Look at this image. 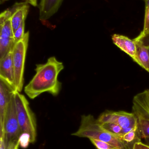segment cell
Instances as JSON below:
<instances>
[{
	"instance_id": "4fadbf2b",
	"label": "cell",
	"mask_w": 149,
	"mask_h": 149,
	"mask_svg": "<svg viewBox=\"0 0 149 149\" xmlns=\"http://www.w3.org/2000/svg\"><path fill=\"white\" fill-rule=\"evenodd\" d=\"M63 0H41L39 5V19L45 21L50 18L59 9Z\"/></svg>"
},
{
	"instance_id": "ffe728a7",
	"label": "cell",
	"mask_w": 149,
	"mask_h": 149,
	"mask_svg": "<svg viewBox=\"0 0 149 149\" xmlns=\"http://www.w3.org/2000/svg\"><path fill=\"white\" fill-rule=\"evenodd\" d=\"M24 26H25V21L23 22L22 24L16 30L14 33V39L15 42L21 40L24 36Z\"/></svg>"
},
{
	"instance_id": "52a82bcc",
	"label": "cell",
	"mask_w": 149,
	"mask_h": 149,
	"mask_svg": "<svg viewBox=\"0 0 149 149\" xmlns=\"http://www.w3.org/2000/svg\"><path fill=\"white\" fill-rule=\"evenodd\" d=\"M0 59L13 49L15 41L10 17L0 24Z\"/></svg>"
},
{
	"instance_id": "8fae6325",
	"label": "cell",
	"mask_w": 149,
	"mask_h": 149,
	"mask_svg": "<svg viewBox=\"0 0 149 149\" xmlns=\"http://www.w3.org/2000/svg\"><path fill=\"white\" fill-rule=\"evenodd\" d=\"M15 91L12 87L0 79V124L3 122L7 107Z\"/></svg>"
},
{
	"instance_id": "f1b7e54d",
	"label": "cell",
	"mask_w": 149,
	"mask_h": 149,
	"mask_svg": "<svg viewBox=\"0 0 149 149\" xmlns=\"http://www.w3.org/2000/svg\"></svg>"
},
{
	"instance_id": "cb8c5ba5",
	"label": "cell",
	"mask_w": 149,
	"mask_h": 149,
	"mask_svg": "<svg viewBox=\"0 0 149 149\" xmlns=\"http://www.w3.org/2000/svg\"><path fill=\"white\" fill-rule=\"evenodd\" d=\"M24 1L34 7H36L37 5V0H24Z\"/></svg>"
},
{
	"instance_id": "9c48e42d",
	"label": "cell",
	"mask_w": 149,
	"mask_h": 149,
	"mask_svg": "<svg viewBox=\"0 0 149 149\" xmlns=\"http://www.w3.org/2000/svg\"><path fill=\"white\" fill-rule=\"evenodd\" d=\"M28 3L26 2L20 3H17L10 8L12 11L10 21L14 33L22 23L25 21L29 12Z\"/></svg>"
},
{
	"instance_id": "f546056e",
	"label": "cell",
	"mask_w": 149,
	"mask_h": 149,
	"mask_svg": "<svg viewBox=\"0 0 149 149\" xmlns=\"http://www.w3.org/2000/svg\"></svg>"
},
{
	"instance_id": "e0dca14e",
	"label": "cell",
	"mask_w": 149,
	"mask_h": 149,
	"mask_svg": "<svg viewBox=\"0 0 149 149\" xmlns=\"http://www.w3.org/2000/svg\"><path fill=\"white\" fill-rule=\"evenodd\" d=\"M100 124L105 130L112 134L120 137L122 130V128L120 126L113 123H105Z\"/></svg>"
},
{
	"instance_id": "7c38bea8",
	"label": "cell",
	"mask_w": 149,
	"mask_h": 149,
	"mask_svg": "<svg viewBox=\"0 0 149 149\" xmlns=\"http://www.w3.org/2000/svg\"><path fill=\"white\" fill-rule=\"evenodd\" d=\"M113 43L122 51L127 54L132 59L134 58L136 45L134 39H131L126 36L115 34L112 37Z\"/></svg>"
},
{
	"instance_id": "44dd1931",
	"label": "cell",
	"mask_w": 149,
	"mask_h": 149,
	"mask_svg": "<svg viewBox=\"0 0 149 149\" xmlns=\"http://www.w3.org/2000/svg\"><path fill=\"white\" fill-rule=\"evenodd\" d=\"M19 146L22 148H26L30 143V136L29 134L26 133H22L19 137Z\"/></svg>"
},
{
	"instance_id": "603a6c76",
	"label": "cell",
	"mask_w": 149,
	"mask_h": 149,
	"mask_svg": "<svg viewBox=\"0 0 149 149\" xmlns=\"http://www.w3.org/2000/svg\"><path fill=\"white\" fill-rule=\"evenodd\" d=\"M137 38L141 39L144 45H145L149 49V35L143 37H140L138 36Z\"/></svg>"
},
{
	"instance_id": "ba28073f",
	"label": "cell",
	"mask_w": 149,
	"mask_h": 149,
	"mask_svg": "<svg viewBox=\"0 0 149 149\" xmlns=\"http://www.w3.org/2000/svg\"><path fill=\"white\" fill-rule=\"evenodd\" d=\"M12 49L3 58L0 59V79L4 81L16 91Z\"/></svg>"
},
{
	"instance_id": "30bf717a",
	"label": "cell",
	"mask_w": 149,
	"mask_h": 149,
	"mask_svg": "<svg viewBox=\"0 0 149 149\" xmlns=\"http://www.w3.org/2000/svg\"><path fill=\"white\" fill-rule=\"evenodd\" d=\"M132 112L137 118V127L142 139L149 137V115L137 104L133 103Z\"/></svg>"
},
{
	"instance_id": "ac0fdd59",
	"label": "cell",
	"mask_w": 149,
	"mask_h": 149,
	"mask_svg": "<svg viewBox=\"0 0 149 149\" xmlns=\"http://www.w3.org/2000/svg\"><path fill=\"white\" fill-rule=\"evenodd\" d=\"M89 140L96 149H118L112 144L94 138H90Z\"/></svg>"
},
{
	"instance_id": "5b68a950",
	"label": "cell",
	"mask_w": 149,
	"mask_h": 149,
	"mask_svg": "<svg viewBox=\"0 0 149 149\" xmlns=\"http://www.w3.org/2000/svg\"><path fill=\"white\" fill-rule=\"evenodd\" d=\"M29 32L27 31L24 37L15 43L12 49V59L15 74L16 91L22 92L23 87L24 73L26 53L29 44Z\"/></svg>"
},
{
	"instance_id": "d6986e66",
	"label": "cell",
	"mask_w": 149,
	"mask_h": 149,
	"mask_svg": "<svg viewBox=\"0 0 149 149\" xmlns=\"http://www.w3.org/2000/svg\"><path fill=\"white\" fill-rule=\"evenodd\" d=\"M145 17H144V26L142 31L138 36L143 37L149 35V7H145Z\"/></svg>"
},
{
	"instance_id": "7402d4cb",
	"label": "cell",
	"mask_w": 149,
	"mask_h": 149,
	"mask_svg": "<svg viewBox=\"0 0 149 149\" xmlns=\"http://www.w3.org/2000/svg\"><path fill=\"white\" fill-rule=\"evenodd\" d=\"M133 149H149V146L141 142L135 143Z\"/></svg>"
},
{
	"instance_id": "9a60e30c",
	"label": "cell",
	"mask_w": 149,
	"mask_h": 149,
	"mask_svg": "<svg viewBox=\"0 0 149 149\" xmlns=\"http://www.w3.org/2000/svg\"><path fill=\"white\" fill-rule=\"evenodd\" d=\"M122 141L128 149H133L135 143L141 142L142 137L138 129L137 125L132 130L120 136Z\"/></svg>"
},
{
	"instance_id": "4316f807",
	"label": "cell",
	"mask_w": 149,
	"mask_h": 149,
	"mask_svg": "<svg viewBox=\"0 0 149 149\" xmlns=\"http://www.w3.org/2000/svg\"><path fill=\"white\" fill-rule=\"evenodd\" d=\"M7 1H8V0H0V3H1V4H2V3H3Z\"/></svg>"
},
{
	"instance_id": "6da1fadb",
	"label": "cell",
	"mask_w": 149,
	"mask_h": 149,
	"mask_svg": "<svg viewBox=\"0 0 149 149\" xmlns=\"http://www.w3.org/2000/svg\"><path fill=\"white\" fill-rule=\"evenodd\" d=\"M64 69L63 63L54 56L48 58L45 63L37 64L36 74L24 87L25 94L32 100L44 93L57 96L62 86L58 76Z\"/></svg>"
},
{
	"instance_id": "d4e9b609",
	"label": "cell",
	"mask_w": 149,
	"mask_h": 149,
	"mask_svg": "<svg viewBox=\"0 0 149 149\" xmlns=\"http://www.w3.org/2000/svg\"><path fill=\"white\" fill-rule=\"evenodd\" d=\"M144 140L145 141V142H146V144L149 146V137L144 138Z\"/></svg>"
},
{
	"instance_id": "8992f818",
	"label": "cell",
	"mask_w": 149,
	"mask_h": 149,
	"mask_svg": "<svg viewBox=\"0 0 149 149\" xmlns=\"http://www.w3.org/2000/svg\"><path fill=\"white\" fill-rule=\"evenodd\" d=\"M99 123H113L120 126L122 129L134 127L137 125V118L132 112L123 111L106 110L97 119Z\"/></svg>"
},
{
	"instance_id": "484cf974",
	"label": "cell",
	"mask_w": 149,
	"mask_h": 149,
	"mask_svg": "<svg viewBox=\"0 0 149 149\" xmlns=\"http://www.w3.org/2000/svg\"><path fill=\"white\" fill-rule=\"evenodd\" d=\"M145 7H149V0H145Z\"/></svg>"
},
{
	"instance_id": "2e32d148",
	"label": "cell",
	"mask_w": 149,
	"mask_h": 149,
	"mask_svg": "<svg viewBox=\"0 0 149 149\" xmlns=\"http://www.w3.org/2000/svg\"><path fill=\"white\" fill-rule=\"evenodd\" d=\"M133 103L137 104L149 115V88L135 95Z\"/></svg>"
},
{
	"instance_id": "3957f363",
	"label": "cell",
	"mask_w": 149,
	"mask_h": 149,
	"mask_svg": "<svg viewBox=\"0 0 149 149\" xmlns=\"http://www.w3.org/2000/svg\"><path fill=\"white\" fill-rule=\"evenodd\" d=\"M0 125L1 138L5 142L6 149H14L19 146L22 131L17 114L15 93L7 107L3 122Z\"/></svg>"
},
{
	"instance_id": "277c9868",
	"label": "cell",
	"mask_w": 149,
	"mask_h": 149,
	"mask_svg": "<svg viewBox=\"0 0 149 149\" xmlns=\"http://www.w3.org/2000/svg\"><path fill=\"white\" fill-rule=\"evenodd\" d=\"M17 114L22 133L30 136V143L35 142L37 136V124L36 116L30 107L26 97L20 93L15 92Z\"/></svg>"
},
{
	"instance_id": "83f0119b",
	"label": "cell",
	"mask_w": 149,
	"mask_h": 149,
	"mask_svg": "<svg viewBox=\"0 0 149 149\" xmlns=\"http://www.w3.org/2000/svg\"><path fill=\"white\" fill-rule=\"evenodd\" d=\"M18 147H19V146H17V147L14 149H18Z\"/></svg>"
},
{
	"instance_id": "7a4b0ae2",
	"label": "cell",
	"mask_w": 149,
	"mask_h": 149,
	"mask_svg": "<svg viewBox=\"0 0 149 149\" xmlns=\"http://www.w3.org/2000/svg\"><path fill=\"white\" fill-rule=\"evenodd\" d=\"M72 135L89 139H98L108 143L118 149H128L120 137L105 130L97 119L91 114L81 116L79 128Z\"/></svg>"
},
{
	"instance_id": "5bb4252c",
	"label": "cell",
	"mask_w": 149,
	"mask_h": 149,
	"mask_svg": "<svg viewBox=\"0 0 149 149\" xmlns=\"http://www.w3.org/2000/svg\"><path fill=\"white\" fill-rule=\"evenodd\" d=\"M136 45L135 56L133 59L142 68L149 72V49L141 39L136 37L134 39Z\"/></svg>"
}]
</instances>
